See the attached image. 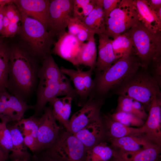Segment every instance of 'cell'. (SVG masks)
<instances>
[{
    "instance_id": "1",
    "label": "cell",
    "mask_w": 161,
    "mask_h": 161,
    "mask_svg": "<svg viewBox=\"0 0 161 161\" xmlns=\"http://www.w3.org/2000/svg\"><path fill=\"white\" fill-rule=\"evenodd\" d=\"M38 60L22 47L9 48L7 89L10 94L27 102L35 92L40 67Z\"/></svg>"
},
{
    "instance_id": "2",
    "label": "cell",
    "mask_w": 161,
    "mask_h": 161,
    "mask_svg": "<svg viewBox=\"0 0 161 161\" xmlns=\"http://www.w3.org/2000/svg\"><path fill=\"white\" fill-rule=\"evenodd\" d=\"M125 33L132 40L133 53L141 67L161 66V32H153L139 21Z\"/></svg>"
},
{
    "instance_id": "3",
    "label": "cell",
    "mask_w": 161,
    "mask_h": 161,
    "mask_svg": "<svg viewBox=\"0 0 161 161\" xmlns=\"http://www.w3.org/2000/svg\"><path fill=\"white\" fill-rule=\"evenodd\" d=\"M161 86L147 70L140 67L114 89L116 94L141 103L148 111L156 98L161 97Z\"/></svg>"
},
{
    "instance_id": "4",
    "label": "cell",
    "mask_w": 161,
    "mask_h": 161,
    "mask_svg": "<svg viewBox=\"0 0 161 161\" xmlns=\"http://www.w3.org/2000/svg\"><path fill=\"white\" fill-rule=\"evenodd\" d=\"M20 12L21 24L18 33L26 46L24 48L42 61L51 55V47L55 42L54 35L40 21Z\"/></svg>"
},
{
    "instance_id": "5",
    "label": "cell",
    "mask_w": 161,
    "mask_h": 161,
    "mask_svg": "<svg viewBox=\"0 0 161 161\" xmlns=\"http://www.w3.org/2000/svg\"><path fill=\"white\" fill-rule=\"evenodd\" d=\"M140 67L133 53L120 58L107 69L98 72L96 83L97 91L101 94L107 93Z\"/></svg>"
},
{
    "instance_id": "6",
    "label": "cell",
    "mask_w": 161,
    "mask_h": 161,
    "mask_svg": "<svg viewBox=\"0 0 161 161\" xmlns=\"http://www.w3.org/2000/svg\"><path fill=\"white\" fill-rule=\"evenodd\" d=\"M139 21L132 0H122L109 14L104 33L113 39L129 30Z\"/></svg>"
},
{
    "instance_id": "7",
    "label": "cell",
    "mask_w": 161,
    "mask_h": 161,
    "mask_svg": "<svg viewBox=\"0 0 161 161\" xmlns=\"http://www.w3.org/2000/svg\"><path fill=\"white\" fill-rule=\"evenodd\" d=\"M63 161H84L86 148L73 134L66 130L48 148Z\"/></svg>"
},
{
    "instance_id": "8",
    "label": "cell",
    "mask_w": 161,
    "mask_h": 161,
    "mask_svg": "<svg viewBox=\"0 0 161 161\" xmlns=\"http://www.w3.org/2000/svg\"><path fill=\"white\" fill-rule=\"evenodd\" d=\"M74 0L50 1L48 30L58 37L65 32L73 16Z\"/></svg>"
},
{
    "instance_id": "9",
    "label": "cell",
    "mask_w": 161,
    "mask_h": 161,
    "mask_svg": "<svg viewBox=\"0 0 161 161\" xmlns=\"http://www.w3.org/2000/svg\"><path fill=\"white\" fill-rule=\"evenodd\" d=\"M44 111L39 118L35 151L50 147L55 143L60 134V127L53 116L51 106L45 107Z\"/></svg>"
},
{
    "instance_id": "10",
    "label": "cell",
    "mask_w": 161,
    "mask_h": 161,
    "mask_svg": "<svg viewBox=\"0 0 161 161\" xmlns=\"http://www.w3.org/2000/svg\"><path fill=\"white\" fill-rule=\"evenodd\" d=\"M102 102L90 99L75 112L69 120L67 131L75 134L84 127L102 117L100 109Z\"/></svg>"
},
{
    "instance_id": "11",
    "label": "cell",
    "mask_w": 161,
    "mask_h": 161,
    "mask_svg": "<svg viewBox=\"0 0 161 161\" xmlns=\"http://www.w3.org/2000/svg\"><path fill=\"white\" fill-rule=\"evenodd\" d=\"M141 127L148 140L161 147V97L152 101L147 118Z\"/></svg>"
},
{
    "instance_id": "12",
    "label": "cell",
    "mask_w": 161,
    "mask_h": 161,
    "mask_svg": "<svg viewBox=\"0 0 161 161\" xmlns=\"http://www.w3.org/2000/svg\"><path fill=\"white\" fill-rule=\"evenodd\" d=\"M82 43L76 36L66 32L58 36L57 41L54 44L52 52L78 66L77 57Z\"/></svg>"
},
{
    "instance_id": "13",
    "label": "cell",
    "mask_w": 161,
    "mask_h": 161,
    "mask_svg": "<svg viewBox=\"0 0 161 161\" xmlns=\"http://www.w3.org/2000/svg\"><path fill=\"white\" fill-rule=\"evenodd\" d=\"M50 1L48 0H16L13 2L20 12L37 20L48 30Z\"/></svg>"
},
{
    "instance_id": "14",
    "label": "cell",
    "mask_w": 161,
    "mask_h": 161,
    "mask_svg": "<svg viewBox=\"0 0 161 161\" xmlns=\"http://www.w3.org/2000/svg\"><path fill=\"white\" fill-rule=\"evenodd\" d=\"M59 82L39 80L36 89V101L34 106L33 116L38 117L44 111L47 103L59 96Z\"/></svg>"
},
{
    "instance_id": "15",
    "label": "cell",
    "mask_w": 161,
    "mask_h": 161,
    "mask_svg": "<svg viewBox=\"0 0 161 161\" xmlns=\"http://www.w3.org/2000/svg\"><path fill=\"white\" fill-rule=\"evenodd\" d=\"M110 142L117 151V157L125 154L135 153L156 145L148 140L144 134L126 136L114 140Z\"/></svg>"
},
{
    "instance_id": "16",
    "label": "cell",
    "mask_w": 161,
    "mask_h": 161,
    "mask_svg": "<svg viewBox=\"0 0 161 161\" xmlns=\"http://www.w3.org/2000/svg\"><path fill=\"white\" fill-rule=\"evenodd\" d=\"M74 134L81 141L86 149L103 141L106 136L102 117Z\"/></svg>"
},
{
    "instance_id": "17",
    "label": "cell",
    "mask_w": 161,
    "mask_h": 161,
    "mask_svg": "<svg viewBox=\"0 0 161 161\" xmlns=\"http://www.w3.org/2000/svg\"><path fill=\"white\" fill-rule=\"evenodd\" d=\"M106 138L110 142L126 136L143 134L142 127L134 128L126 126L112 118L108 114L103 118Z\"/></svg>"
},
{
    "instance_id": "18",
    "label": "cell",
    "mask_w": 161,
    "mask_h": 161,
    "mask_svg": "<svg viewBox=\"0 0 161 161\" xmlns=\"http://www.w3.org/2000/svg\"><path fill=\"white\" fill-rule=\"evenodd\" d=\"M98 35V55L96 67L99 72L107 69L117 60L113 52L112 45V40L104 34Z\"/></svg>"
},
{
    "instance_id": "19",
    "label": "cell",
    "mask_w": 161,
    "mask_h": 161,
    "mask_svg": "<svg viewBox=\"0 0 161 161\" xmlns=\"http://www.w3.org/2000/svg\"><path fill=\"white\" fill-rule=\"evenodd\" d=\"M139 21L145 27L156 32H161V21L148 6L146 0H134Z\"/></svg>"
},
{
    "instance_id": "20",
    "label": "cell",
    "mask_w": 161,
    "mask_h": 161,
    "mask_svg": "<svg viewBox=\"0 0 161 161\" xmlns=\"http://www.w3.org/2000/svg\"><path fill=\"white\" fill-rule=\"evenodd\" d=\"M72 99L73 97L70 96H65L61 98L57 97L49 102L54 118L67 131L69 129Z\"/></svg>"
},
{
    "instance_id": "21",
    "label": "cell",
    "mask_w": 161,
    "mask_h": 161,
    "mask_svg": "<svg viewBox=\"0 0 161 161\" xmlns=\"http://www.w3.org/2000/svg\"><path fill=\"white\" fill-rule=\"evenodd\" d=\"M8 123L7 126L10 132L13 148L9 155L11 160L17 159H30L31 154L27 150L24 141V136L18 125L17 121Z\"/></svg>"
},
{
    "instance_id": "22",
    "label": "cell",
    "mask_w": 161,
    "mask_h": 161,
    "mask_svg": "<svg viewBox=\"0 0 161 161\" xmlns=\"http://www.w3.org/2000/svg\"><path fill=\"white\" fill-rule=\"evenodd\" d=\"M117 156V152L112 146L103 141L86 149L84 161H109Z\"/></svg>"
},
{
    "instance_id": "23",
    "label": "cell",
    "mask_w": 161,
    "mask_h": 161,
    "mask_svg": "<svg viewBox=\"0 0 161 161\" xmlns=\"http://www.w3.org/2000/svg\"><path fill=\"white\" fill-rule=\"evenodd\" d=\"M161 147L153 145L139 151L118 156L117 161H160Z\"/></svg>"
},
{
    "instance_id": "24",
    "label": "cell",
    "mask_w": 161,
    "mask_h": 161,
    "mask_svg": "<svg viewBox=\"0 0 161 161\" xmlns=\"http://www.w3.org/2000/svg\"><path fill=\"white\" fill-rule=\"evenodd\" d=\"M97 51L94 35L92 36L86 43H83L77 57L79 65L88 66L93 70L95 67Z\"/></svg>"
},
{
    "instance_id": "25",
    "label": "cell",
    "mask_w": 161,
    "mask_h": 161,
    "mask_svg": "<svg viewBox=\"0 0 161 161\" xmlns=\"http://www.w3.org/2000/svg\"><path fill=\"white\" fill-rule=\"evenodd\" d=\"M115 111H120L133 114L144 121L148 114L143 104L140 102L130 97L119 96Z\"/></svg>"
},
{
    "instance_id": "26",
    "label": "cell",
    "mask_w": 161,
    "mask_h": 161,
    "mask_svg": "<svg viewBox=\"0 0 161 161\" xmlns=\"http://www.w3.org/2000/svg\"><path fill=\"white\" fill-rule=\"evenodd\" d=\"M83 22L86 27L95 34L104 33L106 27L103 6L96 4Z\"/></svg>"
},
{
    "instance_id": "27",
    "label": "cell",
    "mask_w": 161,
    "mask_h": 161,
    "mask_svg": "<svg viewBox=\"0 0 161 161\" xmlns=\"http://www.w3.org/2000/svg\"><path fill=\"white\" fill-rule=\"evenodd\" d=\"M64 74L51 55L42 62L38 73V80H51L59 81Z\"/></svg>"
},
{
    "instance_id": "28",
    "label": "cell",
    "mask_w": 161,
    "mask_h": 161,
    "mask_svg": "<svg viewBox=\"0 0 161 161\" xmlns=\"http://www.w3.org/2000/svg\"><path fill=\"white\" fill-rule=\"evenodd\" d=\"M112 45L113 52L117 60L133 53L132 40L126 33L113 39Z\"/></svg>"
},
{
    "instance_id": "29",
    "label": "cell",
    "mask_w": 161,
    "mask_h": 161,
    "mask_svg": "<svg viewBox=\"0 0 161 161\" xmlns=\"http://www.w3.org/2000/svg\"><path fill=\"white\" fill-rule=\"evenodd\" d=\"M9 58V48L3 43L0 46V92L7 90Z\"/></svg>"
},
{
    "instance_id": "30",
    "label": "cell",
    "mask_w": 161,
    "mask_h": 161,
    "mask_svg": "<svg viewBox=\"0 0 161 161\" xmlns=\"http://www.w3.org/2000/svg\"><path fill=\"white\" fill-rule=\"evenodd\" d=\"M60 68L61 72L68 75L73 82L77 94L82 97L87 95L84 85L81 70L78 69L75 70L64 67H61Z\"/></svg>"
},
{
    "instance_id": "31",
    "label": "cell",
    "mask_w": 161,
    "mask_h": 161,
    "mask_svg": "<svg viewBox=\"0 0 161 161\" xmlns=\"http://www.w3.org/2000/svg\"><path fill=\"white\" fill-rule=\"evenodd\" d=\"M108 115L113 120L128 127H141L145 121L130 113L120 111H115Z\"/></svg>"
},
{
    "instance_id": "32",
    "label": "cell",
    "mask_w": 161,
    "mask_h": 161,
    "mask_svg": "<svg viewBox=\"0 0 161 161\" xmlns=\"http://www.w3.org/2000/svg\"><path fill=\"white\" fill-rule=\"evenodd\" d=\"M39 118L32 115L29 118H24L17 121L24 137L31 134L37 140Z\"/></svg>"
},
{
    "instance_id": "33",
    "label": "cell",
    "mask_w": 161,
    "mask_h": 161,
    "mask_svg": "<svg viewBox=\"0 0 161 161\" xmlns=\"http://www.w3.org/2000/svg\"><path fill=\"white\" fill-rule=\"evenodd\" d=\"M6 123H0V145L7 151L12 152L13 146L10 131Z\"/></svg>"
},
{
    "instance_id": "34",
    "label": "cell",
    "mask_w": 161,
    "mask_h": 161,
    "mask_svg": "<svg viewBox=\"0 0 161 161\" xmlns=\"http://www.w3.org/2000/svg\"><path fill=\"white\" fill-rule=\"evenodd\" d=\"M32 153L30 155V161H63L49 148Z\"/></svg>"
},
{
    "instance_id": "35",
    "label": "cell",
    "mask_w": 161,
    "mask_h": 161,
    "mask_svg": "<svg viewBox=\"0 0 161 161\" xmlns=\"http://www.w3.org/2000/svg\"><path fill=\"white\" fill-rule=\"evenodd\" d=\"M59 96H70L73 97L76 94L70 80L64 74L59 82Z\"/></svg>"
},
{
    "instance_id": "36",
    "label": "cell",
    "mask_w": 161,
    "mask_h": 161,
    "mask_svg": "<svg viewBox=\"0 0 161 161\" xmlns=\"http://www.w3.org/2000/svg\"><path fill=\"white\" fill-rule=\"evenodd\" d=\"M91 0H74L73 17L82 21V15L83 10Z\"/></svg>"
},
{
    "instance_id": "37",
    "label": "cell",
    "mask_w": 161,
    "mask_h": 161,
    "mask_svg": "<svg viewBox=\"0 0 161 161\" xmlns=\"http://www.w3.org/2000/svg\"><path fill=\"white\" fill-rule=\"evenodd\" d=\"M121 0H103V7L105 23L110 13L120 3Z\"/></svg>"
},
{
    "instance_id": "38",
    "label": "cell",
    "mask_w": 161,
    "mask_h": 161,
    "mask_svg": "<svg viewBox=\"0 0 161 161\" xmlns=\"http://www.w3.org/2000/svg\"><path fill=\"white\" fill-rule=\"evenodd\" d=\"M92 70L84 71L81 70L84 86L87 95L92 90L94 86V83L92 78Z\"/></svg>"
},
{
    "instance_id": "39",
    "label": "cell",
    "mask_w": 161,
    "mask_h": 161,
    "mask_svg": "<svg viewBox=\"0 0 161 161\" xmlns=\"http://www.w3.org/2000/svg\"><path fill=\"white\" fill-rule=\"evenodd\" d=\"M95 34L94 32L86 27L82 21L80 28L76 36L80 42L83 43L86 41H88Z\"/></svg>"
},
{
    "instance_id": "40",
    "label": "cell",
    "mask_w": 161,
    "mask_h": 161,
    "mask_svg": "<svg viewBox=\"0 0 161 161\" xmlns=\"http://www.w3.org/2000/svg\"><path fill=\"white\" fill-rule=\"evenodd\" d=\"M82 21L78 19L72 17L70 19L67 26L68 32L76 36L81 26Z\"/></svg>"
},
{
    "instance_id": "41",
    "label": "cell",
    "mask_w": 161,
    "mask_h": 161,
    "mask_svg": "<svg viewBox=\"0 0 161 161\" xmlns=\"http://www.w3.org/2000/svg\"><path fill=\"white\" fill-rule=\"evenodd\" d=\"M7 4V6L5 5L4 6V12L10 21L15 15L19 12V11L13 2Z\"/></svg>"
},
{
    "instance_id": "42",
    "label": "cell",
    "mask_w": 161,
    "mask_h": 161,
    "mask_svg": "<svg viewBox=\"0 0 161 161\" xmlns=\"http://www.w3.org/2000/svg\"><path fill=\"white\" fill-rule=\"evenodd\" d=\"M25 145L32 152L35 151L37 148V140L31 134L24 137Z\"/></svg>"
},
{
    "instance_id": "43",
    "label": "cell",
    "mask_w": 161,
    "mask_h": 161,
    "mask_svg": "<svg viewBox=\"0 0 161 161\" xmlns=\"http://www.w3.org/2000/svg\"><path fill=\"white\" fill-rule=\"evenodd\" d=\"M20 27V26L18 25V23H13L10 21L4 37L13 36L18 33Z\"/></svg>"
},
{
    "instance_id": "44",
    "label": "cell",
    "mask_w": 161,
    "mask_h": 161,
    "mask_svg": "<svg viewBox=\"0 0 161 161\" xmlns=\"http://www.w3.org/2000/svg\"><path fill=\"white\" fill-rule=\"evenodd\" d=\"M96 6V0H91L84 7L82 15V21L90 13Z\"/></svg>"
},
{
    "instance_id": "45",
    "label": "cell",
    "mask_w": 161,
    "mask_h": 161,
    "mask_svg": "<svg viewBox=\"0 0 161 161\" xmlns=\"http://www.w3.org/2000/svg\"><path fill=\"white\" fill-rule=\"evenodd\" d=\"M150 8L155 13L161 8V0H146Z\"/></svg>"
},
{
    "instance_id": "46",
    "label": "cell",
    "mask_w": 161,
    "mask_h": 161,
    "mask_svg": "<svg viewBox=\"0 0 161 161\" xmlns=\"http://www.w3.org/2000/svg\"><path fill=\"white\" fill-rule=\"evenodd\" d=\"M10 21L6 16L4 12L3 18V28L1 34L4 36L6 32Z\"/></svg>"
},
{
    "instance_id": "47",
    "label": "cell",
    "mask_w": 161,
    "mask_h": 161,
    "mask_svg": "<svg viewBox=\"0 0 161 161\" xmlns=\"http://www.w3.org/2000/svg\"><path fill=\"white\" fill-rule=\"evenodd\" d=\"M9 154L0 145V161H6L9 157Z\"/></svg>"
},
{
    "instance_id": "48",
    "label": "cell",
    "mask_w": 161,
    "mask_h": 161,
    "mask_svg": "<svg viewBox=\"0 0 161 161\" xmlns=\"http://www.w3.org/2000/svg\"><path fill=\"white\" fill-rule=\"evenodd\" d=\"M5 5L0 6V34H1L2 30L3 18L4 13V6Z\"/></svg>"
},
{
    "instance_id": "49",
    "label": "cell",
    "mask_w": 161,
    "mask_h": 161,
    "mask_svg": "<svg viewBox=\"0 0 161 161\" xmlns=\"http://www.w3.org/2000/svg\"><path fill=\"white\" fill-rule=\"evenodd\" d=\"M155 13L158 18L161 21V8L159 9Z\"/></svg>"
},
{
    "instance_id": "50",
    "label": "cell",
    "mask_w": 161,
    "mask_h": 161,
    "mask_svg": "<svg viewBox=\"0 0 161 161\" xmlns=\"http://www.w3.org/2000/svg\"><path fill=\"white\" fill-rule=\"evenodd\" d=\"M30 159H17L11 160V161H30Z\"/></svg>"
},
{
    "instance_id": "51",
    "label": "cell",
    "mask_w": 161,
    "mask_h": 161,
    "mask_svg": "<svg viewBox=\"0 0 161 161\" xmlns=\"http://www.w3.org/2000/svg\"><path fill=\"white\" fill-rule=\"evenodd\" d=\"M109 161H117L116 158L114 157L110 160Z\"/></svg>"
},
{
    "instance_id": "52",
    "label": "cell",
    "mask_w": 161,
    "mask_h": 161,
    "mask_svg": "<svg viewBox=\"0 0 161 161\" xmlns=\"http://www.w3.org/2000/svg\"><path fill=\"white\" fill-rule=\"evenodd\" d=\"M3 43L2 40L0 38V46Z\"/></svg>"
},
{
    "instance_id": "53",
    "label": "cell",
    "mask_w": 161,
    "mask_h": 161,
    "mask_svg": "<svg viewBox=\"0 0 161 161\" xmlns=\"http://www.w3.org/2000/svg\"><path fill=\"white\" fill-rule=\"evenodd\" d=\"M0 6H1V5H0Z\"/></svg>"
}]
</instances>
